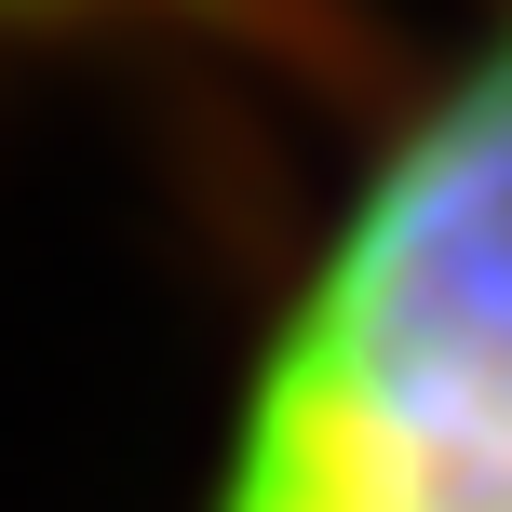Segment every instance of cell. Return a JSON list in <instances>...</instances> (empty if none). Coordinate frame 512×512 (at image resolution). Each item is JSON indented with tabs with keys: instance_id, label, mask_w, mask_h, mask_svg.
I'll return each mask as SVG.
<instances>
[{
	"instance_id": "1",
	"label": "cell",
	"mask_w": 512,
	"mask_h": 512,
	"mask_svg": "<svg viewBox=\"0 0 512 512\" xmlns=\"http://www.w3.org/2000/svg\"><path fill=\"white\" fill-rule=\"evenodd\" d=\"M189 512H512V0L351 162Z\"/></svg>"
},
{
	"instance_id": "2",
	"label": "cell",
	"mask_w": 512,
	"mask_h": 512,
	"mask_svg": "<svg viewBox=\"0 0 512 512\" xmlns=\"http://www.w3.org/2000/svg\"><path fill=\"white\" fill-rule=\"evenodd\" d=\"M41 14H81V0H0V27H41Z\"/></svg>"
}]
</instances>
